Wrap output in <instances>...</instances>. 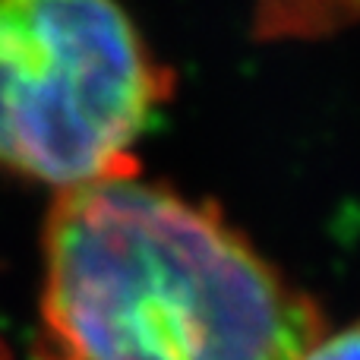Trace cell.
<instances>
[{
	"mask_svg": "<svg viewBox=\"0 0 360 360\" xmlns=\"http://www.w3.org/2000/svg\"><path fill=\"white\" fill-rule=\"evenodd\" d=\"M171 73L120 6L0 0V168L57 193L139 171Z\"/></svg>",
	"mask_w": 360,
	"mask_h": 360,
	"instance_id": "obj_2",
	"label": "cell"
},
{
	"mask_svg": "<svg viewBox=\"0 0 360 360\" xmlns=\"http://www.w3.org/2000/svg\"><path fill=\"white\" fill-rule=\"evenodd\" d=\"M300 360H360V319L345 329L323 332Z\"/></svg>",
	"mask_w": 360,
	"mask_h": 360,
	"instance_id": "obj_3",
	"label": "cell"
},
{
	"mask_svg": "<svg viewBox=\"0 0 360 360\" xmlns=\"http://www.w3.org/2000/svg\"><path fill=\"white\" fill-rule=\"evenodd\" d=\"M0 360H10V354H6V348H4V342H0Z\"/></svg>",
	"mask_w": 360,
	"mask_h": 360,
	"instance_id": "obj_4",
	"label": "cell"
},
{
	"mask_svg": "<svg viewBox=\"0 0 360 360\" xmlns=\"http://www.w3.org/2000/svg\"><path fill=\"white\" fill-rule=\"evenodd\" d=\"M323 332L218 205L139 171L54 196L35 360H300Z\"/></svg>",
	"mask_w": 360,
	"mask_h": 360,
	"instance_id": "obj_1",
	"label": "cell"
}]
</instances>
